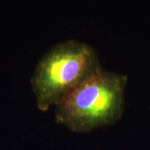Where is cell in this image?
I'll return each mask as SVG.
<instances>
[{
    "label": "cell",
    "mask_w": 150,
    "mask_h": 150,
    "mask_svg": "<svg viewBox=\"0 0 150 150\" xmlns=\"http://www.w3.org/2000/svg\"><path fill=\"white\" fill-rule=\"evenodd\" d=\"M128 77L102 69L55 106V122L75 133L113 126L123 116Z\"/></svg>",
    "instance_id": "obj_1"
},
{
    "label": "cell",
    "mask_w": 150,
    "mask_h": 150,
    "mask_svg": "<svg viewBox=\"0 0 150 150\" xmlns=\"http://www.w3.org/2000/svg\"><path fill=\"white\" fill-rule=\"evenodd\" d=\"M96 49L77 40L54 44L39 59L30 83L38 108L46 112L101 71Z\"/></svg>",
    "instance_id": "obj_2"
}]
</instances>
